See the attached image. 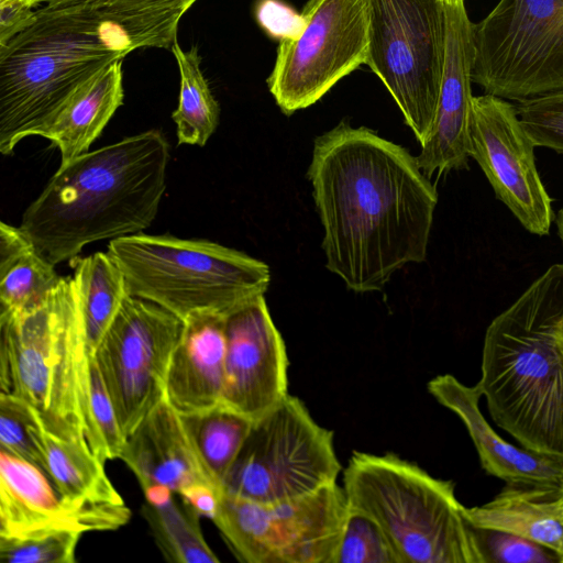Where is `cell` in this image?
Listing matches in <instances>:
<instances>
[{"label": "cell", "instance_id": "cell-24", "mask_svg": "<svg viewBox=\"0 0 563 563\" xmlns=\"http://www.w3.org/2000/svg\"><path fill=\"white\" fill-rule=\"evenodd\" d=\"M45 472L57 490L77 501L124 504L109 479L104 463L80 444L40 428Z\"/></svg>", "mask_w": 563, "mask_h": 563}, {"label": "cell", "instance_id": "cell-42", "mask_svg": "<svg viewBox=\"0 0 563 563\" xmlns=\"http://www.w3.org/2000/svg\"><path fill=\"white\" fill-rule=\"evenodd\" d=\"M444 3H452V2H456V1H460V0H442Z\"/></svg>", "mask_w": 563, "mask_h": 563}, {"label": "cell", "instance_id": "cell-25", "mask_svg": "<svg viewBox=\"0 0 563 563\" xmlns=\"http://www.w3.org/2000/svg\"><path fill=\"white\" fill-rule=\"evenodd\" d=\"M70 265L88 347L93 355L129 295L125 278L108 252L77 258Z\"/></svg>", "mask_w": 563, "mask_h": 563}, {"label": "cell", "instance_id": "cell-12", "mask_svg": "<svg viewBox=\"0 0 563 563\" xmlns=\"http://www.w3.org/2000/svg\"><path fill=\"white\" fill-rule=\"evenodd\" d=\"M300 33L279 42L267 85L286 115L321 99L339 80L366 63V0H309Z\"/></svg>", "mask_w": 563, "mask_h": 563}, {"label": "cell", "instance_id": "cell-31", "mask_svg": "<svg viewBox=\"0 0 563 563\" xmlns=\"http://www.w3.org/2000/svg\"><path fill=\"white\" fill-rule=\"evenodd\" d=\"M41 422L22 399L0 393V449L27 460L45 471L40 442Z\"/></svg>", "mask_w": 563, "mask_h": 563}, {"label": "cell", "instance_id": "cell-2", "mask_svg": "<svg viewBox=\"0 0 563 563\" xmlns=\"http://www.w3.org/2000/svg\"><path fill=\"white\" fill-rule=\"evenodd\" d=\"M168 161L159 130L85 152L60 164L20 228L55 265L71 264L87 244L140 233L157 214Z\"/></svg>", "mask_w": 563, "mask_h": 563}, {"label": "cell", "instance_id": "cell-28", "mask_svg": "<svg viewBox=\"0 0 563 563\" xmlns=\"http://www.w3.org/2000/svg\"><path fill=\"white\" fill-rule=\"evenodd\" d=\"M142 505L153 539L163 556L175 563H218L219 559L208 545L201 527L200 514L179 495Z\"/></svg>", "mask_w": 563, "mask_h": 563}, {"label": "cell", "instance_id": "cell-11", "mask_svg": "<svg viewBox=\"0 0 563 563\" xmlns=\"http://www.w3.org/2000/svg\"><path fill=\"white\" fill-rule=\"evenodd\" d=\"M349 512L336 483L294 499L260 504L220 492L212 521L245 563H334Z\"/></svg>", "mask_w": 563, "mask_h": 563}, {"label": "cell", "instance_id": "cell-30", "mask_svg": "<svg viewBox=\"0 0 563 563\" xmlns=\"http://www.w3.org/2000/svg\"><path fill=\"white\" fill-rule=\"evenodd\" d=\"M334 563H400L380 527L349 506Z\"/></svg>", "mask_w": 563, "mask_h": 563}, {"label": "cell", "instance_id": "cell-4", "mask_svg": "<svg viewBox=\"0 0 563 563\" xmlns=\"http://www.w3.org/2000/svg\"><path fill=\"white\" fill-rule=\"evenodd\" d=\"M126 32L84 4L48 5L0 45V152L37 135L68 100L134 51Z\"/></svg>", "mask_w": 563, "mask_h": 563}, {"label": "cell", "instance_id": "cell-16", "mask_svg": "<svg viewBox=\"0 0 563 563\" xmlns=\"http://www.w3.org/2000/svg\"><path fill=\"white\" fill-rule=\"evenodd\" d=\"M124 504L77 501L62 495L38 465L0 449V538L48 530L80 533L126 525Z\"/></svg>", "mask_w": 563, "mask_h": 563}, {"label": "cell", "instance_id": "cell-3", "mask_svg": "<svg viewBox=\"0 0 563 563\" xmlns=\"http://www.w3.org/2000/svg\"><path fill=\"white\" fill-rule=\"evenodd\" d=\"M563 263L488 325L477 383L494 422L522 448L563 460Z\"/></svg>", "mask_w": 563, "mask_h": 563}, {"label": "cell", "instance_id": "cell-37", "mask_svg": "<svg viewBox=\"0 0 563 563\" xmlns=\"http://www.w3.org/2000/svg\"><path fill=\"white\" fill-rule=\"evenodd\" d=\"M35 12L20 0H0V45L24 30L34 20Z\"/></svg>", "mask_w": 563, "mask_h": 563}, {"label": "cell", "instance_id": "cell-35", "mask_svg": "<svg viewBox=\"0 0 563 563\" xmlns=\"http://www.w3.org/2000/svg\"><path fill=\"white\" fill-rule=\"evenodd\" d=\"M90 405L107 461L120 459L125 438L93 355L90 358Z\"/></svg>", "mask_w": 563, "mask_h": 563}, {"label": "cell", "instance_id": "cell-32", "mask_svg": "<svg viewBox=\"0 0 563 563\" xmlns=\"http://www.w3.org/2000/svg\"><path fill=\"white\" fill-rule=\"evenodd\" d=\"M81 536L73 530H48L0 538V559L7 563H74Z\"/></svg>", "mask_w": 563, "mask_h": 563}, {"label": "cell", "instance_id": "cell-33", "mask_svg": "<svg viewBox=\"0 0 563 563\" xmlns=\"http://www.w3.org/2000/svg\"><path fill=\"white\" fill-rule=\"evenodd\" d=\"M515 107L534 146L563 154V89L518 101Z\"/></svg>", "mask_w": 563, "mask_h": 563}, {"label": "cell", "instance_id": "cell-14", "mask_svg": "<svg viewBox=\"0 0 563 563\" xmlns=\"http://www.w3.org/2000/svg\"><path fill=\"white\" fill-rule=\"evenodd\" d=\"M534 144L525 131L515 104L493 96H473L468 154L486 175L498 200L532 234L549 233L552 201L539 176Z\"/></svg>", "mask_w": 563, "mask_h": 563}, {"label": "cell", "instance_id": "cell-20", "mask_svg": "<svg viewBox=\"0 0 563 563\" xmlns=\"http://www.w3.org/2000/svg\"><path fill=\"white\" fill-rule=\"evenodd\" d=\"M225 316L205 312L183 321L166 376L165 398L179 413L222 402L225 375Z\"/></svg>", "mask_w": 563, "mask_h": 563}, {"label": "cell", "instance_id": "cell-39", "mask_svg": "<svg viewBox=\"0 0 563 563\" xmlns=\"http://www.w3.org/2000/svg\"><path fill=\"white\" fill-rule=\"evenodd\" d=\"M556 227H558V234L563 243V207L558 212Z\"/></svg>", "mask_w": 563, "mask_h": 563}, {"label": "cell", "instance_id": "cell-18", "mask_svg": "<svg viewBox=\"0 0 563 563\" xmlns=\"http://www.w3.org/2000/svg\"><path fill=\"white\" fill-rule=\"evenodd\" d=\"M120 460L134 473L144 494L167 489L181 495L201 484L219 488L200 463L180 413L166 398L125 438Z\"/></svg>", "mask_w": 563, "mask_h": 563}, {"label": "cell", "instance_id": "cell-41", "mask_svg": "<svg viewBox=\"0 0 563 563\" xmlns=\"http://www.w3.org/2000/svg\"><path fill=\"white\" fill-rule=\"evenodd\" d=\"M22 2H24L25 4H27L29 7H36V0H20Z\"/></svg>", "mask_w": 563, "mask_h": 563}, {"label": "cell", "instance_id": "cell-34", "mask_svg": "<svg viewBox=\"0 0 563 563\" xmlns=\"http://www.w3.org/2000/svg\"><path fill=\"white\" fill-rule=\"evenodd\" d=\"M472 528L485 563H563L555 551L528 538L495 529Z\"/></svg>", "mask_w": 563, "mask_h": 563}, {"label": "cell", "instance_id": "cell-15", "mask_svg": "<svg viewBox=\"0 0 563 563\" xmlns=\"http://www.w3.org/2000/svg\"><path fill=\"white\" fill-rule=\"evenodd\" d=\"M223 405L252 421L288 395V355L264 295L225 316Z\"/></svg>", "mask_w": 563, "mask_h": 563}, {"label": "cell", "instance_id": "cell-40", "mask_svg": "<svg viewBox=\"0 0 563 563\" xmlns=\"http://www.w3.org/2000/svg\"><path fill=\"white\" fill-rule=\"evenodd\" d=\"M558 342H559L561 352L563 354V316L561 318V321H560L559 328H558Z\"/></svg>", "mask_w": 563, "mask_h": 563}, {"label": "cell", "instance_id": "cell-9", "mask_svg": "<svg viewBox=\"0 0 563 563\" xmlns=\"http://www.w3.org/2000/svg\"><path fill=\"white\" fill-rule=\"evenodd\" d=\"M366 65L383 81L422 145L438 106L446 51L442 0H366Z\"/></svg>", "mask_w": 563, "mask_h": 563}, {"label": "cell", "instance_id": "cell-10", "mask_svg": "<svg viewBox=\"0 0 563 563\" xmlns=\"http://www.w3.org/2000/svg\"><path fill=\"white\" fill-rule=\"evenodd\" d=\"M472 81L521 101L563 89V0H499L473 23Z\"/></svg>", "mask_w": 563, "mask_h": 563}, {"label": "cell", "instance_id": "cell-13", "mask_svg": "<svg viewBox=\"0 0 563 563\" xmlns=\"http://www.w3.org/2000/svg\"><path fill=\"white\" fill-rule=\"evenodd\" d=\"M183 320L161 306L128 295L93 357L126 438L165 398L167 369Z\"/></svg>", "mask_w": 563, "mask_h": 563}, {"label": "cell", "instance_id": "cell-27", "mask_svg": "<svg viewBox=\"0 0 563 563\" xmlns=\"http://www.w3.org/2000/svg\"><path fill=\"white\" fill-rule=\"evenodd\" d=\"M180 418L200 463L222 489L253 421L223 404Z\"/></svg>", "mask_w": 563, "mask_h": 563}, {"label": "cell", "instance_id": "cell-7", "mask_svg": "<svg viewBox=\"0 0 563 563\" xmlns=\"http://www.w3.org/2000/svg\"><path fill=\"white\" fill-rule=\"evenodd\" d=\"M107 252L122 271L128 292L183 321L197 313L227 316L265 295L269 267L216 242L136 233L111 240Z\"/></svg>", "mask_w": 563, "mask_h": 563}, {"label": "cell", "instance_id": "cell-8", "mask_svg": "<svg viewBox=\"0 0 563 563\" xmlns=\"http://www.w3.org/2000/svg\"><path fill=\"white\" fill-rule=\"evenodd\" d=\"M342 470L333 432L289 394L252 422L222 485L233 496L274 504L336 483Z\"/></svg>", "mask_w": 563, "mask_h": 563}, {"label": "cell", "instance_id": "cell-6", "mask_svg": "<svg viewBox=\"0 0 563 563\" xmlns=\"http://www.w3.org/2000/svg\"><path fill=\"white\" fill-rule=\"evenodd\" d=\"M343 488L349 506L380 527L400 563H485L453 482L395 453L354 452Z\"/></svg>", "mask_w": 563, "mask_h": 563}, {"label": "cell", "instance_id": "cell-26", "mask_svg": "<svg viewBox=\"0 0 563 563\" xmlns=\"http://www.w3.org/2000/svg\"><path fill=\"white\" fill-rule=\"evenodd\" d=\"M197 0H45L48 5L84 4L120 25L133 47H172L181 16Z\"/></svg>", "mask_w": 563, "mask_h": 563}, {"label": "cell", "instance_id": "cell-36", "mask_svg": "<svg viewBox=\"0 0 563 563\" xmlns=\"http://www.w3.org/2000/svg\"><path fill=\"white\" fill-rule=\"evenodd\" d=\"M254 13L262 30L279 42L297 36L305 25L302 14L282 0H258Z\"/></svg>", "mask_w": 563, "mask_h": 563}, {"label": "cell", "instance_id": "cell-1", "mask_svg": "<svg viewBox=\"0 0 563 563\" xmlns=\"http://www.w3.org/2000/svg\"><path fill=\"white\" fill-rule=\"evenodd\" d=\"M307 176L325 266L349 289L380 290L426 260L438 192L406 148L342 121L316 139Z\"/></svg>", "mask_w": 563, "mask_h": 563}, {"label": "cell", "instance_id": "cell-23", "mask_svg": "<svg viewBox=\"0 0 563 563\" xmlns=\"http://www.w3.org/2000/svg\"><path fill=\"white\" fill-rule=\"evenodd\" d=\"M53 264L20 227L0 223V314L30 310L60 280Z\"/></svg>", "mask_w": 563, "mask_h": 563}, {"label": "cell", "instance_id": "cell-5", "mask_svg": "<svg viewBox=\"0 0 563 563\" xmlns=\"http://www.w3.org/2000/svg\"><path fill=\"white\" fill-rule=\"evenodd\" d=\"M73 276L38 306L0 314V393L29 404L42 427L107 462L91 413L90 358Z\"/></svg>", "mask_w": 563, "mask_h": 563}, {"label": "cell", "instance_id": "cell-38", "mask_svg": "<svg viewBox=\"0 0 563 563\" xmlns=\"http://www.w3.org/2000/svg\"><path fill=\"white\" fill-rule=\"evenodd\" d=\"M221 490L222 489L216 486L201 484L187 489L179 496L190 504L200 515L212 519L218 507Z\"/></svg>", "mask_w": 563, "mask_h": 563}, {"label": "cell", "instance_id": "cell-17", "mask_svg": "<svg viewBox=\"0 0 563 563\" xmlns=\"http://www.w3.org/2000/svg\"><path fill=\"white\" fill-rule=\"evenodd\" d=\"M445 4L446 51L431 132L417 161L427 177L467 167L472 104L473 23L464 0Z\"/></svg>", "mask_w": 563, "mask_h": 563}, {"label": "cell", "instance_id": "cell-22", "mask_svg": "<svg viewBox=\"0 0 563 563\" xmlns=\"http://www.w3.org/2000/svg\"><path fill=\"white\" fill-rule=\"evenodd\" d=\"M123 59L81 87L37 134L59 150L60 164L88 151L123 103Z\"/></svg>", "mask_w": 563, "mask_h": 563}, {"label": "cell", "instance_id": "cell-29", "mask_svg": "<svg viewBox=\"0 0 563 563\" xmlns=\"http://www.w3.org/2000/svg\"><path fill=\"white\" fill-rule=\"evenodd\" d=\"M170 48L180 74L178 107L172 114L178 144L205 146L219 124L220 106L201 70L198 47L184 51L176 40Z\"/></svg>", "mask_w": 563, "mask_h": 563}, {"label": "cell", "instance_id": "cell-21", "mask_svg": "<svg viewBox=\"0 0 563 563\" xmlns=\"http://www.w3.org/2000/svg\"><path fill=\"white\" fill-rule=\"evenodd\" d=\"M463 514L472 527L528 538L563 559V486L507 484L490 501L464 506Z\"/></svg>", "mask_w": 563, "mask_h": 563}, {"label": "cell", "instance_id": "cell-19", "mask_svg": "<svg viewBox=\"0 0 563 563\" xmlns=\"http://www.w3.org/2000/svg\"><path fill=\"white\" fill-rule=\"evenodd\" d=\"M428 391L464 423L476 448L483 468L508 485L563 486V460L504 440L486 421L479 400L483 394L461 383L453 375L432 378Z\"/></svg>", "mask_w": 563, "mask_h": 563}]
</instances>
